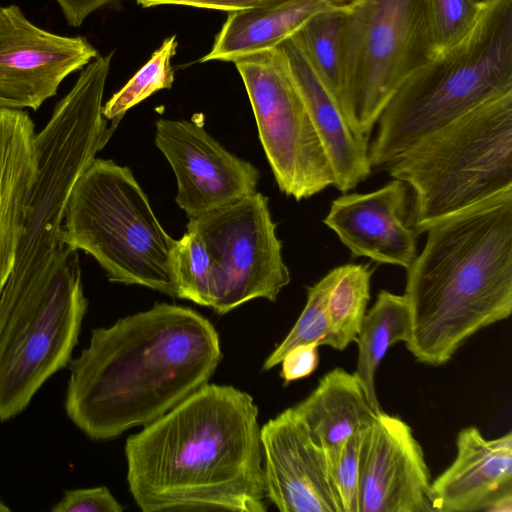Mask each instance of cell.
Listing matches in <instances>:
<instances>
[{
  "label": "cell",
  "mask_w": 512,
  "mask_h": 512,
  "mask_svg": "<svg viewBox=\"0 0 512 512\" xmlns=\"http://www.w3.org/2000/svg\"><path fill=\"white\" fill-rule=\"evenodd\" d=\"M316 343L299 344L283 357L280 375L285 384L309 376L319 363Z\"/></svg>",
  "instance_id": "obj_31"
},
{
  "label": "cell",
  "mask_w": 512,
  "mask_h": 512,
  "mask_svg": "<svg viewBox=\"0 0 512 512\" xmlns=\"http://www.w3.org/2000/svg\"><path fill=\"white\" fill-rule=\"evenodd\" d=\"M512 92V0H481L476 21L453 47L429 58L383 109L369 146L384 168L426 136Z\"/></svg>",
  "instance_id": "obj_4"
},
{
  "label": "cell",
  "mask_w": 512,
  "mask_h": 512,
  "mask_svg": "<svg viewBox=\"0 0 512 512\" xmlns=\"http://www.w3.org/2000/svg\"><path fill=\"white\" fill-rule=\"evenodd\" d=\"M485 511L488 512H511L512 511V493H508L496 499Z\"/></svg>",
  "instance_id": "obj_34"
},
{
  "label": "cell",
  "mask_w": 512,
  "mask_h": 512,
  "mask_svg": "<svg viewBox=\"0 0 512 512\" xmlns=\"http://www.w3.org/2000/svg\"><path fill=\"white\" fill-rule=\"evenodd\" d=\"M410 333V310L404 295L381 290L357 335L358 358L353 373L377 413L382 409L375 389L376 372L389 348L397 342L407 343Z\"/></svg>",
  "instance_id": "obj_22"
},
{
  "label": "cell",
  "mask_w": 512,
  "mask_h": 512,
  "mask_svg": "<svg viewBox=\"0 0 512 512\" xmlns=\"http://www.w3.org/2000/svg\"><path fill=\"white\" fill-rule=\"evenodd\" d=\"M356 0H280L260 7L230 12L211 50L199 62H235L279 46L313 17L348 11Z\"/></svg>",
  "instance_id": "obj_20"
},
{
  "label": "cell",
  "mask_w": 512,
  "mask_h": 512,
  "mask_svg": "<svg viewBox=\"0 0 512 512\" xmlns=\"http://www.w3.org/2000/svg\"><path fill=\"white\" fill-rule=\"evenodd\" d=\"M97 56L85 37L43 30L17 5L0 6V107L37 110Z\"/></svg>",
  "instance_id": "obj_12"
},
{
  "label": "cell",
  "mask_w": 512,
  "mask_h": 512,
  "mask_svg": "<svg viewBox=\"0 0 512 512\" xmlns=\"http://www.w3.org/2000/svg\"><path fill=\"white\" fill-rule=\"evenodd\" d=\"M267 499L282 512H344L324 448L293 407L261 427Z\"/></svg>",
  "instance_id": "obj_15"
},
{
  "label": "cell",
  "mask_w": 512,
  "mask_h": 512,
  "mask_svg": "<svg viewBox=\"0 0 512 512\" xmlns=\"http://www.w3.org/2000/svg\"><path fill=\"white\" fill-rule=\"evenodd\" d=\"M35 135L28 112L0 107V294L13 269L37 177Z\"/></svg>",
  "instance_id": "obj_19"
},
{
  "label": "cell",
  "mask_w": 512,
  "mask_h": 512,
  "mask_svg": "<svg viewBox=\"0 0 512 512\" xmlns=\"http://www.w3.org/2000/svg\"><path fill=\"white\" fill-rule=\"evenodd\" d=\"M339 273V266L329 271L307 290L306 305L296 323L281 343L266 358L263 369L280 364L285 354L299 344L316 343L332 347V334L327 311L330 289Z\"/></svg>",
  "instance_id": "obj_27"
},
{
  "label": "cell",
  "mask_w": 512,
  "mask_h": 512,
  "mask_svg": "<svg viewBox=\"0 0 512 512\" xmlns=\"http://www.w3.org/2000/svg\"><path fill=\"white\" fill-rule=\"evenodd\" d=\"M222 352L195 310L156 303L95 328L70 361L65 411L88 437L107 440L146 426L207 384Z\"/></svg>",
  "instance_id": "obj_1"
},
{
  "label": "cell",
  "mask_w": 512,
  "mask_h": 512,
  "mask_svg": "<svg viewBox=\"0 0 512 512\" xmlns=\"http://www.w3.org/2000/svg\"><path fill=\"white\" fill-rule=\"evenodd\" d=\"M10 511V508L5 505L3 502L0 501V512H7Z\"/></svg>",
  "instance_id": "obj_35"
},
{
  "label": "cell",
  "mask_w": 512,
  "mask_h": 512,
  "mask_svg": "<svg viewBox=\"0 0 512 512\" xmlns=\"http://www.w3.org/2000/svg\"><path fill=\"white\" fill-rule=\"evenodd\" d=\"M456 457L432 481L436 512L485 511L512 493V433L487 439L476 427L456 438Z\"/></svg>",
  "instance_id": "obj_17"
},
{
  "label": "cell",
  "mask_w": 512,
  "mask_h": 512,
  "mask_svg": "<svg viewBox=\"0 0 512 512\" xmlns=\"http://www.w3.org/2000/svg\"><path fill=\"white\" fill-rule=\"evenodd\" d=\"M280 46L330 160L334 187L348 192L371 173L369 140L353 131L298 40L292 36Z\"/></svg>",
  "instance_id": "obj_18"
},
{
  "label": "cell",
  "mask_w": 512,
  "mask_h": 512,
  "mask_svg": "<svg viewBox=\"0 0 512 512\" xmlns=\"http://www.w3.org/2000/svg\"><path fill=\"white\" fill-rule=\"evenodd\" d=\"M155 144L177 181V205L194 218L256 192L260 172L226 150L199 124L159 119Z\"/></svg>",
  "instance_id": "obj_13"
},
{
  "label": "cell",
  "mask_w": 512,
  "mask_h": 512,
  "mask_svg": "<svg viewBox=\"0 0 512 512\" xmlns=\"http://www.w3.org/2000/svg\"><path fill=\"white\" fill-rule=\"evenodd\" d=\"M363 432L352 435L340 446L323 447L344 512H359V454Z\"/></svg>",
  "instance_id": "obj_29"
},
{
  "label": "cell",
  "mask_w": 512,
  "mask_h": 512,
  "mask_svg": "<svg viewBox=\"0 0 512 512\" xmlns=\"http://www.w3.org/2000/svg\"><path fill=\"white\" fill-rule=\"evenodd\" d=\"M406 185L394 179L368 193H351L332 201L323 223L352 257L405 268L417 256V231L405 223Z\"/></svg>",
  "instance_id": "obj_16"
},
{
  "label": "cell",
  "mask_w": 512,
  "mask_h": 512,
  "mask_svg": "<svg viewBox=\"0 0 512 512\" xmlns=\"http://www.w3.org/2000/svg\"><path fill=\"white\" fill-rule=\"evenodd\" d=\"M258 408L245 391L205 384L125 443L127 482L144 512H264Z\"/></svg>",
  "instance_id": "obj_2"
},
{
  "label": "cell",
  "mask_w": 512,
  "mask_h": 512,
  "mask_svg": "<svg viewBox=\"0 0 512 512\" xmlns=\"http://www.w3.org/2000/svg\"><path fill=\"white\" fill-rule=\"evenodd\" d=\"M407 269L406 348L440 366L478 331L512 312V187L447 216Z\"/></svg>",
  "instance_id": "obj_3"
},
{
  "label": "cell",
  "mask_w": 512,
  "mask_h": 512,
  "mask_svg": "<svg viewBox=\"0 0 512 512\" xmlns=\"http://www.w3.org/2000/svg\"><path fill=\"white\" fill-rule=\"evenodd\" d=\"M268 198L255 192L204 215L187 230L204 240L216 265L213 310L225 314L256 299L275 301L291 280Z\"/></svg>",
  "instance_id": "obj_11"
},
{
  "label": "cell",
  "mask_w": 512,
  "mask_h": 512,
  "mask_svg": "<svg viewBox=\"0 0 512 512\" xmlns=\"http://www.w3.org/2000/svg\"><path fill=\"white\" fill-rule=\"evenodd\" d=\"M123 507L105 486L65 490L52 512H121Z\"/></svg>",
  "instance_id": "obj_30"
},
{
  "label": "cell",
  "mask_w": 512,
  "mask_h": 512,
  "mask_svg": "<svg viewBox=\"0 0 512 512\" xmlns=\"http://www.w3.org/2000/svg\"><path fill=\"white\" fill-rule=\"evenodd\" d=\"M111 59L112 55H98L88 63L72 89L57 103L45 127L35 135L38 172L5 290L46 288L71 249L62 240L70 194L118 125L112 122L109 126L102 114Z\"/></svg>",
  "instance_id": "obj_5"
},
{
  "label": "cell",
  "mask_w": 512,
  "mask_h": 512,
  "mask_svg": "<svg viewBox=\"0 0 512 512\" xmlns=\"http://www.w3.org/2000/svg\"><path fill=\"white\" fill-rule=\"evenodd\" d=\"M373 271L369 264L339 266L327 300L332 348L342 351L356 341L370 300Z\"/></svg>",
  "instance_id": "obj_23"
},
{
  "label": "cell",
  "mask_w": 512,
  "mask_h": 512,
  "mask_svg": "<svg viewBox=\"0 0 512 512\" xmlns=\"http://www.w3.org/2000/svg\"><path fill=\"white\" fill-rule=\"evenodd\" d=\"M88 301L70 249L47 288L0 294V421L22 412L71 361Z\"/></svg>",
  "instance_id": "obj_8"
},
{
  "label": "cell",
  "mask_w": 512,
  "mask_h": 512,
  "mask_svg": "<svg viewBox=\"0 0 512 512\" xmlns=\"http://www.w3.org/2000/svg\"><path fill=\"white\" fill-rule=\"evenodd\" d=\"M429 58L419 0H356L345 13L338 104L358 136L369 140L391 97Z\"/></svg>",
  "instance_id": "obj_9"
},
{
  "label": "cell",
  "mask_w": 512,
  "mask_h": 512,
  "mask_svg": "<svg viewBox=\"0 0 512 512\" xmlns=\"http://www.w3.org/2000/svg\"><path fill=\"white\" fill-rule=\"evenodd\" d=\"M72 27H80L84 20L94 11L115 0H55Z\"/></svg>",
  "instance_id": "obj_33"
},
{
  "label": "cell",
  "mask_w": 512,
  "mask_h": 512,
  "mask_svg": "<svg viewBox=\"0 0 512 512\" xmlns=\"http://www.w3.org/2000/svg\"><path fill=\"white\" fill-rule=\"evenodd\" d=\"M62 240L91 255L112 282L177 297L174 240L130 168L94 158L68 201Z\"/></svg>",
  "instance_id": "obj_7"
},
{
  "label": "cell",
  "mask_w": 512,
  "mask_h": 512,
  "mask_svg": "<svg viewBox=\"0 0 512 512\" xmlns=\"http://www.w3.org/2000/svg\"><path fill=\"white\" fill-rule=\"evenodd\" d=\"M481 0H419L430 58L457 44L474 25Z\"/></svg>",
  "instance_id": "obj_28"
},
{
  "label": "cell",
  "mask_w": 512,
  "mask_h": 512,
  "mask_svg": "<svg viewBox=\"0 0 512 512\" xmlns=\"http://www.w3.org/2000/svg\"><path fill=\"white\" fill-rule=\"evenodd\" d=\"M384 168L411 188L409 226L418 234L512 187V92L436 130Z\"/></svg>",
  "instance_id": "obj_6"
},
{
  "label": "cell",
  "mask_w": 512,
  "mask_h": 512,
  "mask_svg": "<svg viewBox=\"0 0 512 512\" xmlns=\"http://www.w3.org/2000/svg\"><path fill=\"white\" fill-rule=\"evenodd\" d=\"M177 46L176 35L166 38L142 68L103 105L104 118L119 123L129 109L159 90L170 89L174 82L171 60Z\"/></svg>",
  "instance_id": "obj_25"
},
{
  "label": "cell",
  "mask_w": 512,
  "mask_h": 512,
  "mask_svg": "<svg viewBox=\"0 0 512 512\" xmlns=\"http://www.w3.org/2000/svg\"><path fill=\"white\" fill-rule=\"evenodd\" d=\"M346 12L331 11L319 14L293 35L337 103L341 90Z\"/></svg>",
  "instance_id": "obj_24"
},
{
  "label": "cell",
  "mask_w": 512,
  "mask_h": 512,
  "mask_svg": "<svg viewBox=\"0 0 512 512\" xmlns=\"http://www.w3.org/2000/svg\"><path fill=\"white\" fill-rule=\"evenodd\" d=\"M293 408L325 448L340 446L364 431L378 414L355 375L340 367L326 373L312 393Z\"/></svg>",
  "instance_id": "obj_21"
},
{
  "label": "cell",
  "mask_w": 512,
  "mask_h": 512,
  "mask_svg": "<svg viewBox=\"0 0 512 512\" xmlns=\"http://www.w3.org/2000/svg\"><path fill=\"white\" fill-rule=\"evenodd\" d=\"M175 271L177 297L212 309L216 298V265L197 232L187 230L177 240Z\"/></svg>",
  "instance_id": "obj_26"
},
{
  "label": "cell",
  "mask_w": 512,
  "mask_h": 512,
  "mask_svg": "<svg viewBox=\"0 0 512 512\" xmlns=\"http://www.w3.org/2000/svg\"><path fill=\"white\" fill-rule=\"evenodd\" d=\"M359 512H436L432 480L411 427L378 413L359 454Z\"/></svg>",
  "instance_id": "obj_14"
},
{
  "label": "cell",
  "mask_w": 512,
  "mask_h": 512,
  "mask_svg": "<svg viewBox=\"0 0 512 512\" xmlns=\"http://www.w3.org/2000/svg\"><path fill=\"white\" fill-rule=\"evenodd\" d=\"M234 64L279 190L300 201L334 186L330 160L281 46Z\"/></svg>",
  "instance_id": "obj_10"
},
{
  "label": "cell",
  "mask_w": 512,
  "mask_h": 512,
  "mask_svg": "<svg viewBox=\"0 0 512 512\" xmlns=\"http://www.w3.org/2000/svg\"><path fill=\"white\" fill-rule=\"evenodd\" d=\"M280 0H136L142 7L159 5H182L196 8L237 12L248 10Z\"/></svg>",
  "instance_id": "obj_32"
}]
</instances>
